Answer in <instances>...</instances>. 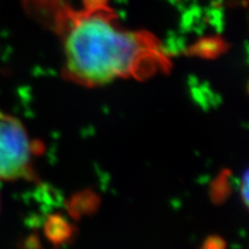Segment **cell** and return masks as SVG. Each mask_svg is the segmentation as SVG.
Listing matches in <instances>:
<instances>
[{
  "label": "cell",
  "instance_id": "obj_3",
  "mask_svg": "<svg viewBox=\"0 0 249 249\" xmlns=\"http://www.w3.org/2000/svg\"><path fill=\"white\" fill-rule=\"evenodd\" d=\"M46 235L51 241L62 242L71 234V229L66 220L60 216L51 217L46 223Z\"/></svg>",
  "mask_w": 249,
  "mask_h": 249
},
{
  "label": "cell",
  "instance_id": "obj_4",
  "mask_svg": "<svg viewBox=\"0 0 249 249\" xmlns=\"http://www.w3.org/2000/svg\"><path fill=\"white\" fill-rule=\"evenodd\" d=\"M227 185H229V181H227L226 176H222L219 179L217 180L216 182L213 183V197L216 201L223 200L224 196L226 195V188Z\"/></svg>",
  "mask_w": 249,
  "mask_h": 249
},
{
  "label": "cell",
  "instance_id": "obj_2",
  "mask_svg": "<svg viewBox=\"0 0 249 249\" xmlns=\"http://www.w3.org/2000/svg\"><path fill=\"white\" fill-rule=\"evenodd\" d=\"M31 143L23 124L12 116L0 112V179H34Z\"/></svg>",
  "mask_w": 249,
  "mask_h": 249
},
{
  "label": "cell",
  "instance_id": "obj_5",
  "mask_svg": "<svg viewBox=\"0 0 249 249\" xmlns=\"http://www.w3.org/2000/svg\"><path fill=\"white\" fill-rule=\"evenodd\" d=\"M203 249H225V246L220 239H213L205 242Z\"/></svg>",
  "mask_w": 249,
  "mask_h": 249
},
{
  "label": "cell",
  "instance_id": "obj_6",
  "mask_svg": "<svg viewBox=\"0 0 249 249\" xmlns=\"http://www.w3.org/2000/svg\"><path fill=\"white\" fill-rule=\"evenodd\" d=\"M241 191H242V197H244L245 204H247V202H248V174H247V172L245 173L244 180H242Z\"/></svg>",
  "mask_w": 249,
  "mask_h": 249
},
{
  "label": "cell",
  "instance_id": "obj_1",
  "mask_svg": "<svg viewBox=\"0 0 249 249\" xmlns=\"http://www.w3.org/2000/svg\"><path fill=\"white\" fill-rule=\"evenodd\" d=\"M54 22L64 46L65 73L81 86L144 80L171 67L160 40L148 31L121 26L105 0H83L77 8L57 0Z\"/></svg>",
  "mask_w": 249,
  "mask_h": 249
}]
</instances>
